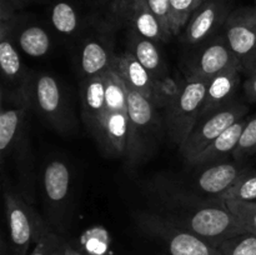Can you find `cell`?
Returning a JSON list of instances; mask_svg holds the SVG:
<instances>
[{"label":"cell","instance_id":"1","mask_svg":"<svg viewBox=\"0 0 256 255\" xmlns=\"http://www.w3.org/2000/svg\"><path fill=\"white\" fill-rule=\"evenodd\" d=\"M0 154L2 166L6 162L16 168V172L24 186L22 194L29 200L32 196V150H30L29 118L30 109L25 94H12L2 90L0 92Z\"/></svg>","mask_w":256,"mask_h":255},{"label":"cell","instance_id":"2","mask_svg":"<svg viewBox=\"0 0 256 255\" xmlns=\"http://www.w3.org/2000/svg\"><path fill=\"white\" fill-rule=\"evenodd\" d=\"M126 86V85H125ZM129 138L125 162L134 168L148 162L154 155L166 132L164 118L158 106L140 92L126 86Z\"/></svg>","mask_w":256,"mask_h":255},{"label":"cell","instance_id":"3","mask_svg":"<svg viewBox=\"0 0 256 255\" xmlns=\"http://www.w3.org/2000/svg\"><path fill=\"white\" fill-rule=\"evenodd\" d=\"M24 94L34 110L49 126L62 134H72L76 125L72 104L56 78L48 72L30 74Z\"/></svg>","mask_w":256,"mask_h":255},{"label":"cell","instance_id":"4","mask_svg":"<svg viewBox=\"0 0 256 255\" xmlns=\"http://www.w3.org/2000/svg\"><path fill=\"white\" fill-rule=\"evenodd\" d=\"M179 226L189 230L215 248H219L225 240L245 232L238 218L222 204H200L194 209L186 208L182 212L168 216Z\"/></svg>","mask_w":256,"mask_h":255},{"label":"cell","instance_id":"5","mask_svg":"<svg viewBox=\"0 0 256 255\" xmlns=\"http://www.w3.org/2000/svg\"><path fill=\"white\" fill-rule=\"evenodd\" d=\"M2 192L12 252L14 255H29L30 248L52 229L29 204V200L22 192L12 189L6 180H2Z\"/></svg>","mask_w":256,"mask_h":255},{"label":"cell","instance_id":"6","mask_svg":"<svg viewBox=\"0 0 256 255\" xmlns=\"http://www.w3.org/2000/svg\"><path fill=\"white\" fill-rule=\"evenodd\" d=\"M208 82L204 78L188 75L178 96L168 105L164 118L166 134L178 146L186 140L200 119Z\"/></svg>","mask_w":256,"mask_h":255},{"label":"cell","instance_id":"7","mask_svg":"<svg viewBox=\"0 0 256 255\" xmlns=\"http://www.w3.org/2000/svg\"><path fill=\"white\" fill-rule=\"evenodd\" d=\"M249 108L240 100H234L226 106L200 118L194 129L179 146L180 154L186 162H192L200 152L206 149L228 128L246 116Z\"/></svg>","mask_w":256,"mask_h":255},{"label":"cell","instance_id":"8","mask_svg":"<svg viewBox=\"0 0 256 255\" xmlns=\"http://www.w3.org/2000/svg\"><path fill=\"white\" fill-rule=\"evenodd\" d=\"M140 225L164 242L170 255H222L219 249L170 219L159 215L142 216Z\"/></svg>","mask_w":256,"mask_h":255},{"label":"cell","instance_id":"9","mask_svg":"<svg viewBox=\"0 0 256 255\" xmlns=\"http://www.w3.org/2000/svg\"><path fill=\"white\" fill-rule=\"evenodd\" d=\"M106 22L112 28H128L152 42H169L148 0H112Z\"/></svg>","mask_w":256,"mask_h":255},{"label":"cell","instance_id":"10","mask_svg":"<svg viewBox=\"0 0 256 255\" xmlns=\"http://www.w3.org/2000/svg\"><path fill=\"white\" fill-rule=\"evenodd\" d=\"M42 189L49 209L50 218L56 229H64L65 209L69 204L72 189V172L70 168L62 160L54 159L45 165L42 172Z\"/></svg>","mask_w":256,"mask_h":255},{"label":"cell","instance_id":"11","mask_svg":"<svg viewBox=\"0 0 256 255\" xmlns=\"http://www.w3.org/2000/svg\"><path fill=\"white\" fill-rule=\"evenodd\" d=\"M222 28L230 48L242 64L256 49V6L230 12Z\"/></svg>","mask_w":256,"mask_h":255},{"label":"cell","instance_id":"12","mask_svg":"<svg viewBox=\"0 0 256 255\" xmlns=\"http://www.w3.org/2000/svg\"><path fill=\"white\" fill-rule=\"evenodd\" d=\"M112 29L114 28L105 20L100 25L99 34L89 36L82 44L79 66L84 79L102 75L112 68L115 58L112 42Z\"/></svg>","mask_w":256,"mask_h":255},{"label":"cell","instance_id":"13","mask_svg":"<svg viewBox=\"0 0 256 255\" xmlns=\"http://www.w3.org/2000/svg\"><path fill=\"white\" fill-rule=\"evenodd\" d=\"M229 14V8L225 0H204L185 25L182 42L188 45L204 42L220 26H224Z\"/></svg>","mask_w":256,"mask_h":255},{"label":"cell","instance_id":"14","mask_svg":"<svg viewBox=\"0 0 256 255\" xmlns=\"http://www.w3.org/2000/svg\"><path fill=\"white\" fill-rule=\"evenodd\" d=\"M235 66H240L242 69V62L234 54L224 35L212 39L196 55L194 62L190 64L188 75H195L210 80L220 72Z\"/></svg>","mask_w":256,"mask_h":255},{"label":"cell","instance_id":"15","mask_svg":"<svg viewBox=\"0 0 256 255\" xmlns=\"http://www.w3.org/2000/svg\"><path fill=\"white\" fill-rule=\"evenodd\" d=\"M12 32H0V68L2 90L12 94H24L30 74L22 62L19 52L10 39Z\"/></svg>","mask_w":256,"mask_h":255},{"label":"cell","instance_id":"16","mask_svg":"<svg viewBox=\"0 0 256 255\" xmlns=\"http://www.w3.org/2000/svg\"><path fill=\"white\" fill-rule=\"evenodd\" d=\"M104 74L92 78H85L82 80V88H80L82 122L90 134L94 136V139L96 138L105 119V115H106Z\"/></svg>","mask_w":256,"mask_h":255},{"label":"cell","instance_id":"17","mask_svg":"<svg viewBox=\"0 0 256 255\" xmlns=\"http://www.w3.org/2000/svg\"><path fill=\"white\" fill-rule=\"evenodd\" d=\"M129 138V116L126 112H108L98 132L100 149L110 158H125Z\"/></svg>","mask_w":256,"mask_h":255},{"label":"cell","instance_id":"18","mask_svg":"<svg viewBox=\"0 0 256 255\" xmlns=\"http://www.w3.org/2000/svg\"><path fill=\"white\" fill-rule=\"evenodd\" d=\"M242 68L235 66L209 80L200 118L212 114L234 102L235 94L242 82Z\"/></svg>","mask_w":256,"mask_h":255},{"label":"cell","instance_id":"19","mask_svg":"<svg viewBox=\"0 0 256 255\" xmlns=\"http://www.w3.org/2000/svg\"><path fill=\"white\" fill-rule=\"evenodd\" d=\"M112 69L120 75L126 86L132 88L154 102L155 80L129 49L120 55H115Z\"/></svg>","mask_w":256,"mask_h":255},{"label":"cell","instance_id":"20","mask_svg":"<svg viewBox=\"0 0 256 255\" xmlns=\"http://www.w3.org/2000/svg\"><path fill=\"white\" fill-rule=\"evenodd\" d=\"M245 170L246 168L238 162H216L202 170L198 176V188L206 194L220 198L236 182Z\"/></svg>","mask_w":256,"mask_h":255},{"label":"cell","instance_id":"21","mask_svg":"<svg viewBox=\"0 0 256 255\" xmlns=\"http://www.w3.org/2000/svg\"><path fill=\"white\" fill-rule=\"evenodd\" d=\"M248 122V118L239 120L232 126L228 128L222 135L216 138L206 149L202 150L192 162L190 165L195 166H202V165H212L220 162L225 158L232 155L236 149L239 140L242 138V130Z\"/></svg>","mask_w":256,"mask_h":255},{"label":"cell","instance_id":"22","mask_svg":"<svg viewBox=\"0 0 256 255\" xmlns=\"http://www.w3.org/2000/svg\"><path fill=\"white\" fill-rule=\"evenodd\" d=\"M129 50L150 72L155 82L169 75L164 58L158 48V42L142 36L138 32H129Z\"/></svg>","mask_w":256,"mask_h":255},{"label":"cell","instance_id":"23","mask_svg":"<svg viewBox=\"0 0 256 255\" xmlns=\"http://www.w3.org/2000/svg\"><path fill=\"white\" fill-rule=\"evenodd\" d=\"M16 42L24 54L32 58H42L52 50V39L46 30L38 25L28 26L18 35Z\"/></svg>","mask_w":256,"mask_h":255},{"label":"cell","instance_id":"24","mask_svg":"<svg viewBox=\"0 0 256 255\" xmlns=\"http://www.w3.org/2000/svg\"><path fill=\"white\" fill-rule=\"evenodd\" d=\"M105 82V109L108 112H126V86L120 75L110 68L104 74Z\"/></svg>","mask_w":256,"mask_h":255},{"label":"cell","instance_id":"25","mask_svg":"<svg viewBox=\"0 0 256 255\" xmlns=\"http://www.w3.org/2000/svg\"><path fill=\"white\" fill-rule=\"evenodd\" d=\"M52 26L62 35H72L79 30L80 16L72 4L68 2H58L52 6Z\"/></svg>","mask_w":256,"mask_h":255},{"label":"cell","instance_id":"26","mask_svg":"<svg viewBox=\"0 0 256 255\" xmlns=\"http://www.w3.org/2000/svg\"><path fill=\"white\" fill-rule=\"evenodd\" d=\"M204 0H170V28L174 36L184 30L192 12Z\"/></svg>","mask_w":256,"mask_h":255},{"label":"cell","instance_id":"27","mask_svg":"<svg viewBox=\"0 0 256 255\" xmlns=\"http://www.w3.org/2000/svg\"><path fill=\"white\" fill-rule=\"evenodd\" d=\"M219 199L256 202V172L245 170L236 182L230 189H228Z\"/></svg>","mask_w":256,"mask_h":255},{"label":"cell","instance_id":"28","mask_svg":"<svg viewBox=\"0 0 256 255\" xmlns=\"http://www.w3.org/2000/svg\"><path fill=\"white\" fill-rule=\"evenodd\" d=\"M218 249L222 255H256V235L242 232L225 240Z\"/></svg>","mask_w":256,"mask_h":255},{"label":"cell","instance_id":"29","mask_svg":"<svg viewBox=\"0 0 256 255\" xmlns=\"http://www.w3.org/2000/svg\"><path fill=\"white\" fill-rule=\"evenodd\" d=\"M230 212L238 218L245 229L256 235V202H240V200H224Z\"/></svg>","mask_w":256,"mask_h":255},{"label":"cell","instance_id":"30","mask_svg":"<svg viewBox=\"0 0 256 255\" xmlns=\"http://www.w3.org/2000/svg\"><path fill=\"white\" fill-rule=\"evenodd\" d=\"M256 152V115L248 119L246 125L242 130L236 149L232 152L235 160H244Z\"/></svg>","mask_w":256,"mask_h":255},{"label":"cell","instance_id":"31","mask_svg":"<svg viewBox=\"0 0 256 255\" xmlns=\"http://www.w3.org/2000/svg\"><path fill=\"white\" fill-rule=\"evenodd\" d=\"M109 236L102 229H92L84 240V255H109Z\"/></svg>","mask_w":256,"mask_h":255},{"label":"cell","instance_id":"32","mask_svg":"<svg viewBox=\"0 0 256 255\" xmlns=\"http://www.w3.org/2000/svg\"><path fill=\"white\" fill-rule=\"evenodd\" d=\"M65 242L52 230L32 246L29 255H64Z\"/></svg>","mask_w":256,"mask_h":255},{"label":"cell","instance_id":"33","mask_svg":"<svg viewBox=\"0 0 256 255\" xmlns=\"http://www.w3.org/2000/svg\"><path fill=\"white\" fill-rule=\"evenodd\" d=\"M148 2L156 16L165 36L170 40L172 36H174L170 28V0H148Z\"/></svg>","mask_w":256,"mask_h":255},{"label":"cell","instance_id":"34","mask_svg":"<svg viewBox=\"0 0 256 255\" xmlns=\"http://www.w3.org/2000/svg\"><path fill=\"white\" fill-rule=\"evenodd\" d=\"M42 0H0V22L14 19V12L25 5Z\"/></svg>","mask_w":256,"mask_h":255},{"label":"cell","instance_id":"35","mask_svg":"<svg viewBox=\"0 0 256 255\" xmlns=\"http://www.w3.org/2000/svg\"><path fill=\"white\" fill-rule=\"evenodd\" d=\"M244 94L250 102H256V74L250 75L244 82Z\"/></svg>","mask_w":256,"mask_h":255},{"label":"cell","instance_id":"36","mask_svg":"<svg viewBox=\"0 0 256 255\" xmlns=\"http://www.w3.org/2000/svg\"><path fill=\"white\" fill-rule=\"evenodd\" d=\"M242 72L246 74V76L256 74V49L250 54V56L242 64Z\"/></svg>","mask_w":256,"mask_h":255},{"label":"cell","instance_id":"37","mask_svg":"<svg viewBox=\"0 0 256 255\" xmlns=\"http://www.w3.org/2000/svg\"><path fill=\"white\" fill-rule=\"evenodd\" d=\"M0 255H14L9 239H6L4 234L0 238Z\"/></svg>","mask_w":256,"mask_h":255},{"label":"cell","instance_id":"38","mask_svg":"<svg viewBox=\"0 0 256 255\" xmlns=\"http://www.w3.org/2000/svg\"><path fill=\"white\" fill-rule=\"evenodd\" d=\"M64 255H84V252L82 250L76 249L75 246H72L69 242H65L64 245Z\"/></svg>","mask_w":256,"mask_h":255},{"label":"cell","instance_id":"39","mask_svg":"<svg viewBox=\"0 0 256 255\" xmlns=\"http://www.w3.org/2000/svg\"><path fill=\"white\" fill-rule=\"evenodd\" d=\"M255 6H256V0H255Z\"/></svg>","mask_w":256,"mask_h":255}]
</instances>
